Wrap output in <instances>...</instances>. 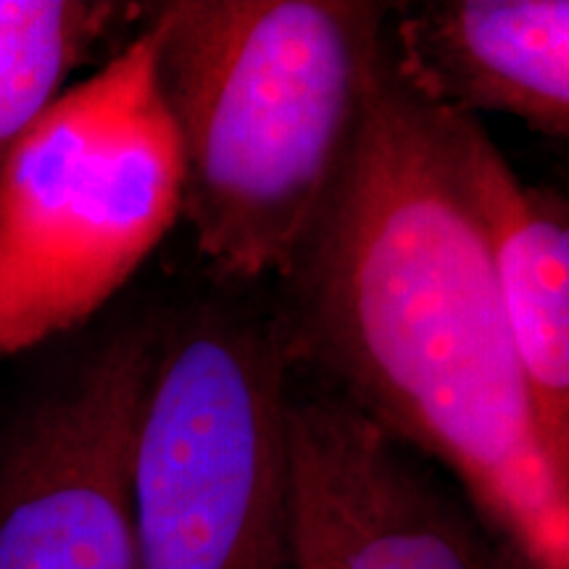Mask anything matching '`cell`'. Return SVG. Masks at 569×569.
Instances as JSON below:
<instances>
[{
    "instance_id": "obj_1",
    "label": "cell",
    "mask_w": 569,
    "mask_h": 569,
    "mask_svg": "<svg viewBox=\"0 0 569 569\" xmlns=\"http://www.w3.org/2000/svg\"><path fill=\"white\" fill-rule=\"evenodd\" d=\"M282 282L293 369L448 469L511 569H569V465L532 411L443 109L388 51Z\"/></svg>"
},
{
    "instance_id": "obj_2",
    "label": "cell",
    "mask_w": 569,
    "mask_h": 569,
    "mask_svg": "<svg viewBox=\"0 0 569 569\" xmlns=\"http://www.w3.org/2000/svg\"><path fill=\"white\" fill-rule=\"evenodd\" d=\"M396 3H146L182 161V213L213 274L284 280L336 184Z\"/></svg>"
},
{
    "instance_id": "obj_3",
    "label": "cell",
    "mask_w": 569,
    "mask_h": 569,
    "mask_svg": "<svg viewBox=\"0 0 569 569\" xmlns=\"http://www.w3.org/2000/svg\"><path fill=\"white\" fill-rule=\"evenodd\" d=\"M180 213V148L142 17L48 106L0 177V367L90 322Z\"/></svg>"
},
{
    "instance_id": "obj_4",
    "label": "cell",
    "mask_w": 569,
    "mask_h": 569,
    "mask_svg": "<svg viewBox=\"0 0 569 569\" xmlns=\"http://www.w3.org/2000/svg\"><path fill=\"white\" fill-rule=\"evenodd\" d=\"M290 372L280 317L161 319L132 446L138 569H290Z\"/></svg>"
},
{
    "instance_id": "obj_5",
    "label": "cell",
    "mask_w": 569,
    "mask_h": 569,
    "mask_svg": "<svg viewBox=\"0 0 569 569\" xmlns=\"http://www.w3.org/2000/svg\"><path fill=\"white\" fill-rule=\"evenodd\" d=\"M159 332H113L0 438V569H138L132 446Z\"/></svg>"
},
{
    "instance_id": "obj_6",
    "label": "cell",
    "mask_w": 569,
    "mask_h": 569,
    "mask_svg": "<svg viewBox=\"0 0 569 569\" xmlns=\"http://www.w3.org/2000/svg\"><path fill=\"white\" fill-rule=\"evenodd\" d=\"M290 569H511L465 501L336 396L288 401Z\"/></svg>"
},
{
    "instance_id": "obj_7",
    "label": "cell",
    "mask_w": 569,
    "mask_h": 569,
    "mask_svg": "<svg viewBox=\"0 0 569 569\" xmlns=\"http://www.w3.org/2000/svg\"><path fill=\"white\" fill-rule=\"evenodd\" d=\"M443 117L538 427L569 465V206L519 180L478 117Z\"/></svg>"
},
{
    "instance_id": "obj_8",
    "label": "cell",
    "mask_w": 569,
    "mask_h": 569,
    "mask_svg": "<svg viewBox=\"0 0 569 569\" xmlns=\"http://www.w3.org/2000/svg\"><path fill=\"white\" fill-rule=\"evenodd\" d=\"M388 53L425 101L507 113L551 140L569 134L567 0L396 3Z\"/></svg>"
},
{
    "instance_id": "obj_9",
    "label": "cell",
    "mask_w": 569,
    "mask_h": 569,
    "mask_svg": "<svg viewBox=\"0 0 569 569\" xmlns=\"http://www.w3.org/2000/svg\"><path fill=\"white\" fill-rule=\"evenodd\" d=\"M142 17L146 3L122 0H0V177L71 74Z\"/></svg>"
}]
</instances>
